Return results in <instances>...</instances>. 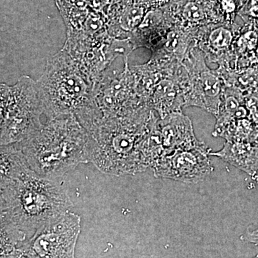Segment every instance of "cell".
<instances>
[{"label":"cell","mask_w":258,"mask_h":258,"mask_svg":"<svg viewBox=\"0 0 258 258\" xmlns=\"http://www.w3.org/2000/svg\"><path fill=\"white\" fill-rule=\"evenodd\" d=\"M157 126L163 157L176 151L198 147L203 143L197 139L191 120L182 112L172 113L163 119L159 118Z\"/></svg>","instance_id":"11"},{"label":"cell","mask_w":258,"mask_h":258,"mask_svg":"<svg viewBox=\"0 0 258 258\" xmlns=\"http://www.w3.org/2000/svg\"><path fill=\"white\" fill-rule=\"evenodd\" d=\"M252 258H258V254H257V255L254 256V257H252Z\"/></svg>","instance_id":"18"},{"label":"cell","mask_w":258,"mask_h":258,"mask_svg":"<svg viewBox=\"0 0 258 258\" xmlns=\"http://www.w3.org/2000/svg\"><path fill=\"white\" fill-rule=\"evenodd\" d=\"M0 143H20L41 127L43 106L36 81L23 76L13 86L0 85Z\"/></svg>","instance_id":"5"},{"label":"cell","mask_w":258,"mask_h":258,"mask_svg":"<svg viewBox=\"0 0 258 258\" xmlns=\"http://www.w3.org/2000/svg\"><path fill=\"white\" fill-rule=\"evenodd\" d=\"M240 28L235 23H220L210 25L199 33V48L206 60L217 64L221 76L232 74L235 71L233 46Z\"/></svg>","instance_id":"10"},{"label":"cell","mask_w":258,"mask_h":258,"mask_svg":"<svg viewBox=\"0 0 258 258\" xmlns=\"http://www.w3.org/2000/svg\"><path fill=\"white\" fill-rule=\"evenodd\" d=\"M210 156L217 157L244 171L251 176L258 171V142H225L221 150L210 152Z\"/></svg>","instance_id":"12"},{"label":"cell","mask_w":258,"mask_h":258,"mask_svg":"<svg viewBox=\"0 0 258 258\" xmlns=\"http://www.w3.org/2000/svg\"><path fill=\"white\" fill-rule=\"evenodd\" d=\"M244 105L248 110L249 118L258 124V88L244 95Z\"/></svg>","instance_id":"14"},{"label":"cell","mask_w":258,"mask_h":258,"mask_svg":"<svg viewBox=\"0 0 258 258\" xmlns=\"http://www.w3.org/2000/svg\"><path fill=\"white\" fill-rule=\"evenodd\" d=\"M124 63L123 71L107 69L95 84L91 105L101 118L123 116L148 108L137 93L128 61Z\"/></svg>","instance_id":"6"},{"label":"cell","mask_w":258,"mask_h":258,"mask_svg":"<svg viewBox=\"0 0 258 258\" xmlns=\"http://www.w3.org/2000/svg\"><path fill=\"white\" fill-rule=\"evenodd\" d=\"M36 83L46 120L76 115L87 108L96 84L63 47L48 57Z\"/></svg>","instance_id":"4"},{"label":"cell","mask_w":258,"mask_h":258,"mask_svg":"<svg viewBox=\"0 0 258 258\" xmlns=\"http://www.w3.org/2000/svg\"><path fill=\"white\" fill-rule=\"evenodd\" d=\"M211 149L203 143L198 147L176 151L163 157L153 166L156 177L197 184L214 171L210 159Z\"/></svg>","instance_id":"9"},{"label":"cell","mask_w":258,"mask_h":258,"mask_svg":"<svg viewBox=\"0 0 258 258\" xmlns=\"http://www.w3.org/2000/svg\"><path fill=\"white\" fill-rule=\"evenodd\" d=\"M1 258H23L20 254L14 252V253L10 254L9 255L1 256Z\"/></svg>","instance_id":"17"},{"label":"cell","mask_w":258,"mask_h":258,"mask_svg":"<svg viewBox=\"0 0 258 258\" xmlns=\"http://www.w3.org/2000/svg\"><path fill=\"white\" fill-rule=\"evenodd\" d=\"M240 238L244 242L258 246V222L249 225Z\"/></svg>","instance_id":"16"},{"label":"cell","mask_w":258,"mask_h":258,"mask_svg":"<svg viewBox=\"0 0 258 258\" xmlns=\"http://www.w3.org/2000/svg\"><path fill=\"white\" fill-rule=\"evenodd\" d=\"M88 139L76 115L70 114L47 119L36 132L18 144L32 171L55 179L89 162Z\"/></svg>","instance_id":"3"},{"label":"cell","mask_w":258,"mask_h":258,"mask_svg":"<svg viewBox=\"0 0 258 258\" xmlns=\"http://www.w3.org/2000/svg\"><path fill=\"white\" fill-rule=\"evenodd\" d=\"M181 62L188 73L183 88L184 107H199L215 116L226 88L222 76L217 69L208 67L205 56L198 45Z\"/></svg>","instance_id":"7"},{"label":"cell","mask_w":258,"mask_h":258,"mask_svg":"<svg viewBox=\"0 0 258 258\" xmlns=\"http://www.w3.org/2000/svg\"><path fill=\"white\" fill-rule=\"evenodd\" d=\"M81 217L70 211L44 226L17 253L23 258H75Z\"/></svg>","instance_id":"8"},{"label":"cell","mask_w":258,"mask_h":258,"mask_svg":"<svg viewBox=\"0 0 258 258\" xmlns=\"http://www.w3.org/2000/svg\"><path fill=\"white\" fill-rule=\"evenodd\" d=\"M212 136L221 137L226 142H258V124L247 118L234 119L220 127H215Z\"/></svg>","instance_id":"13"},{"label":"cell","mask_w":258,"mask_h":258,"mask_svg":"<svg viewBox=\"0 0 258 258\" xmlns=\"http://www.w3.org/2000/svg\"><path fill=\"white\" fill-rule=\"evenodd\" d=\"M159 118L149 108L123 116L101 118L86 131L88 161L102 172L115 176L147 170L144 145Z\"/></svg>","instance_id":"2"},{"label":"cell","mask_w":258,"mask_h":258,"mask_svg":"<svg viewBox=\"0 0 258 258\" xmlns=\"http://www.w3.org/2000/svg\"><path fill=\"white\" fill-rule=\"evenodd\" d=\"M238 15L244 22L258 21V0H248L239 12Z\"/></svg>","instance_id":"15"},{"label":"cell","mask_w":258,"mask_h":258,"mask_svg":"<svg viewBox=\"0 0 258 258\" xmlns=\"http://www.w3.org/2000/svg\"><path fill=\"white\" fill-rule=\"evenodd\" d=\"M1 255L23 247L44 226L72 208V202L55 179L32 169L0 183Z\"/></svg>","instance_id":"1"}]
</instances>
